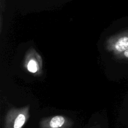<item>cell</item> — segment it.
<instances>
[{
    "instance_id": "cell-4",
    "label": "cell",
    "mask_w": 128,
    "mask_h": 128,
    "mask_svg": "<svg viewBox=\"0 0 128 128\" xmlns=\"http://www.w3.org/2000/svg\"><path fill=\"white\" fill-rule=\"evenodd\" d=\"M26 118L24 113H19L14 121V128H21L25 123Z\"/></svg>"
},
{
    "instance_id": "cell-5",
    "label": "cell",
    "mask_w": 128,
    "mask_h": 128,
    "mask_svg": "<svg viewBox=\"0 0 128 128\" xmlns=\"http://www.w3.org/2000/svg\"><path fill=\"white\" fill-rule=\"evenodd\" d=\"M123 54H124V56H125V57L128 58V49H127V50H126V51H125L124 52H123Z\"/></svg>"
},
{
    "instance_id": "cell-2",
    "label": "cell",
    "mask_w": 128,
    "mask_h": 128,
    "mask_svg": "<svg viewBox=\"0 0 128 128\" xmlns=\"http://www.w3.org/2000/svg\"><path fill=\"white\" fill-rule=\"evenodd\" d=\"M108 46L109 48L116 54L124 52L128 49V36L122 35L116 37L115 39H112Z\"/></svg>"
},
{
    "instance_id": "cell-3",
    "label": "cell",
    "mask_w": 128,
    "mask_h": 128,
    "mask_svg": "<svg viewBox=\"0 0 128 128\" xmlns=\"http://www.w3.org/2000/svg\"><path fill=\"white\" fill-rule=\"evenodd\" d=\"M65 119L61 116H56L52 118L50 122V127L52 128H61L64 124Z\"/></svg>"
},
{
    "instance_id": "cell-1",
    "label": "cell",
    "mask_w": 128,
    "mask_h": 128,
    "mask_svg": "<svg viewBox=\"0 0 128 128\" xmlns=\"http://www.w3.org/2000/svg\"><path fill=\"white\" fill-rule=\"evenodd\" d=\"M30 53H28L24 62V67L30 72L32 74H38L41 69V57L36 51H30Z\"/></svg>"
}]
</instances>
